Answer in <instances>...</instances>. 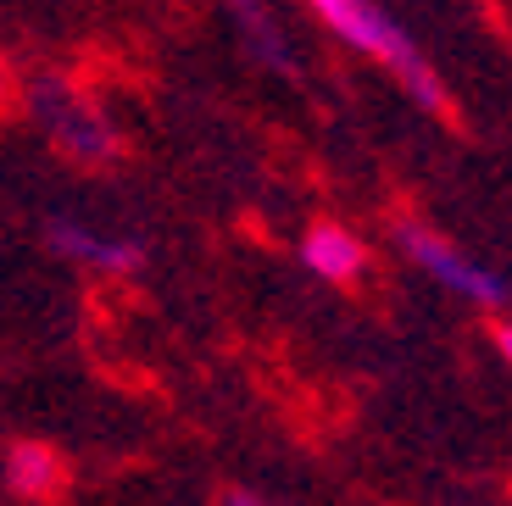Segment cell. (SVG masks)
<instances>
[{
	"instance_id": "cell-3",
	"label": "cell",
	"mask_w": 512,
	"mask_h": 506,
	"mask_svg": "<svg viewBox=\"0 0 512 506\" xmlns=\"http://www.w3.org/2000/svg\"><path fill=\"white\" fill-rule=\"evenodd\" d=\"M39 117H45L51 140L62 145V151L73 156V162H106V156L117 151L112 128H106L101 117H95L90 106L78 101L73 89H62V84L39 89Z\"/></svg>"
},
{
	"instance_id": "cell-2",
	"label": "cell",
	"mask_w": 512,
	"mask_h": 506,
	"mask_svg": "<svg viewBox=\"0 0 512 506\" xmlns=\"http://www.w3.org/2000/svg\"><path fill=\"white\" fill-rule=\"evenodd\" d=\"M396 240H401V251L412 256L418 267H429L446 290H457V295H468V301H479V306H496V301H507V284L490 273V267H479L474 256H462L451 240H440L435 228H423V223H401L396 228Z\"/></svg>"
},
{
	"instance_id": "cell-1",
	"label": "cell",
	"mask_w": 512,
	"mask_h": 506,
	"mask_svg": "<svg viewBox=\"0 0 512 506\" xmlns=\"http://www.w3.org/2000/svg\"><path fill=\"white\" fill-rule=\"evenodd\" d=\"M312 12H318L334 34L346 39V45H357L362 56H373L379 67H390V73H396L423 106L446 112V89H440L435 67L423 62V51L412 45V34L390 12H379V6H368V0H318Z\"/></svg>"
},
{
	"instance_id": "cell-8",
	"label": "cell",
	"mask_w": 512,
	"mask_h": 506,
	"mask_svg": "<svg viewBox=\"0 0 512 506\" xmlns=\"http://www.w3.org/2000/svg\"><path fill=\"white\" fill-rule=\"evenodd\" d=\"M496 345H501V356L512 362V323H501V329H496Z\"/></svg>"
},
{
	"instance_id": "cell-5",
	"label": "cell",
	"mask_w": 512,
	"mask_h": 506,
	"mask_svg": "<svg viewBox=\"0 0 512 506\" xmlns=\"http://www.w3.org/2000/svg\"><path fill=\"white\" fill-rule=\"evenodd\" d=\"M301 256H307V267L318 273V279H329V284H357L362 267H368V245H362L351 228H340V223H312Z\"/></svg>"
},
{
	"instance_id": "cell-7",
	"label": "cell",
	"mask_w": 512,
	"mask_h": 506,
	"mask_svg": "<svg viewBox=\"0 0 512 506\" xmlns=\"http://www.w3.org/2000/svg\"><path fill=\"white\" fill-rule=\"evenodd\" d=\"M12 112H17V78L6 67V56H0V117H12Z\"/></svg>"
},
{
	"instance_id": "cell-4",
	"label": "cell",
	"mask_w": 512,
	"mask_h": 506,
	"mask_svg": "<svg viewBox=\"0 0 512 506\" xmlns=\"http://www.w3.org/2000/svg\"><path fill=\"white\" fill-rule=\"evenodd\" d=\"M6 479L23 501H62L67 495V456L45 440H17L6 451Z\"/></svg>"
},
{
	"instance_id": "cell-6",
	"label": "cell",
	"mask_w": 512,
	"mask_h": 506,
	"mask_svg": "<svg viewBox=\"0 0 512 506\" xmlns=\"http://www.w3.org/2000/svg\"><path fill=\"white\" fill-rule=\"evenodd\" d=\"M51 240L62 245L67 256H84V262H101V267H134V251H128V245L90 240L84 228H67V223H56V228H51Z\"/></svg>"
},
{
	"instance_id": "cell-9",
	"label": "cell",
	"mask_w": 512,
	"mask_h": 506,
	"mask_svg": "<svg viewBox=\"0 0 512 506\" xmlns=\"http://www.w3.org/2000/svg\"><path fill=\"white\" fill-rule=\"evenodd\" d=\"M223 506H262V501H256V495H240V490H234V495H229V501H223Z\"/></svg>"
}]
</instances>
